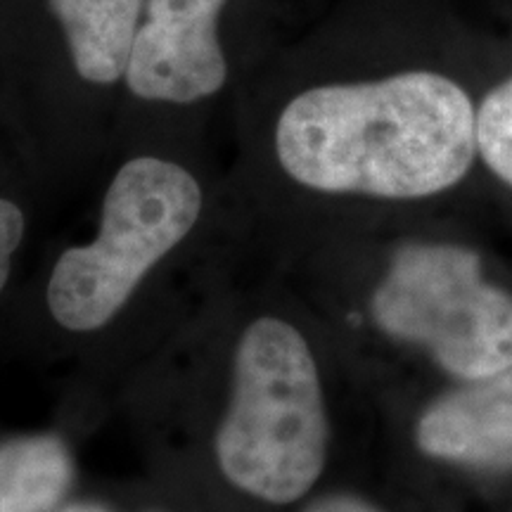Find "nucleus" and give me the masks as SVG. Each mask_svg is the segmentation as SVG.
<instances>
[{
	"label": "nucleus",
	"mask_w": 512,
	"mask_h": 512,
	"mask_svg": "<svg viewBox=\"0 0 512 512\" xmlns=\"http://www.w3.org/2000/svg\"><path fill=\"white\" fill-rule=\"evenodd\" d=\"M72 479V453L55 434L0 444V512H55Z\"/></svg>",
	"instance_id": "8"
},
{
	"label": "nucleus",
	"mask_w": 512,
	"mask_h": 512,
	"mask_svg": "<svg viewBox=\"0 0 512 512\" xmlns=\"http://www.w3.org/2000/svg\"><path fill=\"white\" fill-rule=\"evenodd\" d=\"M302 512H387L370 498L354 491H330L304 505Z\"/></svg>",
	"instance_id": "11"
},
{
	"label": "nucleus",
	"mask_w": 512,
	"mask_h": 512,
	"mask_svg": "<svg viewBox=\"0 0 512 512\" xmlns=\"http://www.w3.org/2000/svg\"><path fill=\"white\" fill-rule=\"evenodd\" d=\"M477 155L491 174L512 188V76L479 105Z\"/></svg>",
	"instance_id": "9"
},
{
	"label": "nucleus",
	"mask_w": 512,
	"mask_h": 512,
	"mask_svg": "<svg viewBox=\"0 0 512 512\" xmlns=\"http://www.w3.org/2000/svg\"><path fill=\"white\" fill-rule=\"evenodd\" d=\"M202 209V185L185 166L152 155L128 159L102 197L95 238L57 256L46 285L50 318L69 335L110 328L190 238Z\"/></svg>",
	"instance_id": "3"
},
{
	"label": "nucleus",
	"mask_w": 512,
	"mask_h": 512,
	"mask_svg": "<svg viewBox=\"0 0 512 512\" xmlns=\"http://www.w3.org/2000/svg\"><path fill=\"white\" fill-rule=\"evenodd\" d=\"M413 444L422 458L475 479H512V366L453 382L420 408Z\"/></svg>",
	"instance_id": "6"
},
{
	"label": "nucleus",
	"mask_w": 512,
	"mask_h": 512,
	"mask_svg": "<svg viewBox=\"0 0 512 512\" xmlns=\"http://www.w3.org/2000/svg\"><path fill=\"white\" fill-rule=\"evenodd\" d=\"M211 456L230 486L268 505L304 501L330 458L332 425L316 349L294 320L256 313L235 337Z\"/></svg>",
	"instance_id": "2"
},
{
	"label": "nucleus",
	"mask_w": 512,
	"mask_h": 512,
	"mask_svg": "<svg viewBox=\"0 0 512 512\" xmlns=\"http://www.w3.org/2000/svg\"><path fill=\"white\" fill-rule=\"evenodd\" d=\"M27 235V216L15 202L0 197V292L8 285L17 249Z\"/></svg>",
	"instance_id": "10"
},
{
	"label": "nucleus",
	"mask_w": 512,
	"mask_h": 512,
	"mask_svg": "<svg viewBox=\"0 0 512 512\" xmlns=\"http://www.w3.org/2000/svg\"><path fill=\"white\" fill-rule=\"evenodd\" d=\"M67 36L83 81L110 86L124 79L143 0H48Z\"/></svg>",
	"instance_id": "7"
},
{
	"label": "nucleus",
	"mask_w": 512,
	"mask_h": 512,
	"mask_svg": "<svg viewBox=\"0 0 512 512\" xmlns=\"http://www.w3.org/2000/svg\"><path fill=\"white\" fill-rule=\"evenodd\" d=\"M226 0H147L126 67L136 98L190 105L219 93L228 64L219 43V12Z\"/></svg>",
	"instance_id": "5"
},
{
	"label": "nucleus",
	"mask_w": 512,
	"mask_h": 512,
	"mask_svg": "<svg viewBox=\"0 0 512 512\" xmlns=\"http://www.w3.org/2000/svg\"><path fill=\"white\" fill-rule=\"evenodd\" d=\"M373 330L418 351L453 382L512 366V292L486 278L477 249L446 240L394 247L366 297Z\"/></svg>",
	"instance_id": "4"
},
{
	"label": "nucleus",
	"mask_w": 512,
	"mask_h": 512,
	"mask_svg": "<svg viewBox=\"0 0 512 512\" xmlns=\"http://www.w3.org/2000/svg\"><path fill=\"white\" fill-rule=\"evenodd\" d=\"M60 512H110V510L102 508L98 503H69L67 508H62Z\"/></svg>",
	"instance_id": "12"
},
{
	"label": "nucleus",
	"mask_w": 512,
	"mask_h": 512,
	"mask_svg": "<svg viewBox=\"0 0 512 512\" xmlns=\"http://www.w3.org/2000/svg\"><path fill=\"white\" fill-rule=\"evenodd\" d=\"M275 157L325 195L425 200L458 185L477 157V110L456 81L406 72L299 93L275 121Z\"/></svg>",
	"instance_id": "1"
}]
</instances>
